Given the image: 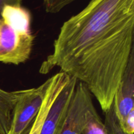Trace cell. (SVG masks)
Masks as SVG:
<instances>
[{
    "label": "cell",
    "instance_id": "12",
    "mask_svg": "<svg viewBox=\"0 0 134 134\" xmlns=\"http://www.w3.org/2000/svg\"><path fill=\"white\" fill-rule=\"evenodd\" d=\"M22 0H0V15L3 8L6 5H21Z\"/></svg>",
    "mask_w": 134,
    "mask_h": 134
},
{
    "label": "cell",
    "instance_id": "6",
    "mask_svg": "<svg viewBox=\"0 0 134 134\" xmlns=\"http://www.w3.org/2000/svg\"><path fill=\"white\" fill-rule=\"evenodd\" d=\"M78 81L71 77L51 107L39 134H59Z\"/></svg>",
    "mask_w": 134,
    "mask_h": 134
},
{
    "label": "cell",
    "instance_id": "7",
    "mask_svg": "<svg viewBox=\"0 0 134 134\" xmlns=\"http://www.w3.org/2000/svg\"><path fill=\"white\" fill-rule=\"evenodd\" d=\"M70 77L63 72L60 71L50 78V84L46 92L43 104L37 115L34 119L27 134H39L51 107L59 94L70 80Z\"/></svg>",
    "mask_w": 134,
    "mask_h": 134
},
{
    "label": "cell",
    "instance_id": "10",
    "mask_svg": "<svg viewBox=\"0 0 134 134\" xmlns=\"http://www.w3.org/2000/svg\"><path fill=\"white\" fill-rule=\"evenodd\" d=\"M82 134H107L103 122L98 112L89 120L84 128Z\"/></svg>",
    "mask_w": 134,
    "mask_h": 134
},
{
    "label": "cell",
    "instance_id": "4",
    "mask_svg": "<svg viewBox=\"0 0 134 134\" xmlns=\"http://www.w3.org/2000/svg\"><path fill=\"white\" fill-rule=\"evenodd\" d=\"M50 84V78L37 88L24 90L16 103L7 134H27L43 104Z\"/></svg>",
    "mask_w": 134,
    "mask_h": 134
},
{
    "label": "cell",
    "instance_id": "1",
    "mask_svg": "<svg viewBox=\"0 0 134 134\" xmlns=\"http://www.w3.org/2000/svg\"><path fill=\"white\" fill-rule=\"evenodd\" d=\"M134 0H91L65 21L39 73L55 68L82 82L105 113L134 51Z\"/></svg>",
    "mask_w": 134,
    "mask_h": 134
},
{
    "label": "cell",
    "instance_id": "5",
    "mask_svg": "<svg viewBox=\"0 0 134 134\" xmlns=\"http://www.w3.org/2000/svg\"><path fill=\"white\" fill-rule=\"evenodd\" d=\"M96 113L92 96L83 83L77 82L59 134H82L86 124Z\"/></svg>",
    "mask_w": 134,
    "mask_h": 134
},
{
    "label": "cell",
    "instance_id": "3",
    "mask_svg": "<svg viewBox=\"0 0 134 134\" xmlns=\"http://www.w3.org/2000/svg\"><path fill=\"white\" fill-rule=\"evenodd\" d=\"M114 109L120 126L128 134L134 133V51L115 92Z\"/></svg>",
    "mask_w": 134,
    "mask_h": 134
},
{
    "label": "cell",
    "instance_id": "11",
    "mask_svg": "<svg viewBox=\"0 0 134 134\" xmlns=\"http://www.w3.org/2000/svg\"><path fill=\"white\" fill-rule=\"evenodd\" d=\"M75 1L76 0H43L46 12L52 14L58 13Z\"/></svg>",
    "mask_w": 134,
    "mask_h": 134
},
{
    "label": "cell",
    "instance_id": "8",
    "mask_svg": "<svg viewBox=\"0 0 134 134\" xmlns=\"http://www.w3.org/2000/svg\"><path fill=\"white\" fill-rule=\"evenodd\" d=\"M24 90L7 92L0 88V134H7L13 120L16 103Z\"/></svg>",
    "mask_w": 134,
    "mask_h": 134
},
{
    "label": "cell",
    "instance_id": "2",
    "mask_svg": "<svg viewBox=\"0 0 134 134\" xmlns=\"http://www.w3.org/2000/svg\"><path fill=\"white\" fill-rule=\"evenodd\" d=\"M31 16L21 5H6L0 15V62L19 64L30 58L35 37Z\"/></svg>",
    "mask_w": 134,
    "mask_h": 134
},
{
    "label": "cell",
    "instance_id": "9",
    "mask_svg": "<svg viewBox=\"0 0 134 134\" xmlns=\"http://www.w3.org/2000/svg\"><path fill=\"white\" fill-rule=\"evenodd\" d=\"M103 122L107 134H128L120 126L117 117L115 114L113 105L109 111L105 113Z\"/></svg>",
    "mask_w": 134,
    "mask_h": 134
}]
</instances>
